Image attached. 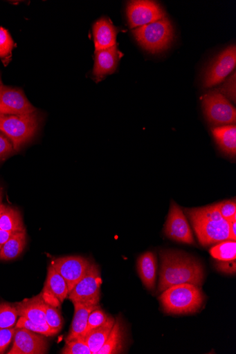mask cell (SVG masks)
<instances>
[{"instance_id":"6da1fadb","label":"cell","mask_w":236,"mask_h":354,"mask_svg":"<svg viewBox=\"0 0 236 354\" xmlns=\"http://www.w3.org/2000/svg\"><path fill=\"white\" fill-rule=\"evenodd\" d=\"M160 257L161 267L158 292L179 284L191 283L199 287L203 284L204 268L192 256L179 251L163 250Z\"/></svg>"},{"instance_id":"7a4b0ae2","label":"cell","mask_w":236,"mask_h":354,"mask_svg":"<svg viewBox=\"0 0 236 354\" xmlns=\"http://www.w3.org/2000/svg\"><path fill=\"white\" fill-rule=\"evenodd\" d=\"M185 211L201 245L230 241L228 222L221 216L217 205Z\"/></svg>"},{"instance_id":"3957f363","label":"cell","mask_w":236,"mask_h":354,"mask_svg":"<svg viewBox=\"0 0 236 354\" xmlns=\"http://www.w3.org/2000/svg\"><path fill=\"white\" fill-rule=\"evenodd\" d=\"M159 300L166 313L182 315L197 313L203 305L205 296L200 287L183 283L166 289Z\"/></svg>"},{"instance_id":"277c9868","label":"cell","mask_w":236,"mask_h":354,"mask_svg":"<svg viewBox=\"0 0 236 354\" xmlns=\"http://www.w3.org/2000/svg\"><path fill=\"white\" fill-rule=\"evenodd\" d=\"M38 127L39 120L35 113L21 115L0 114V131L12 142L15 150L31 140Z\"/></svg>"},{"instance_id":"5b68a950","label":"cell","mask_w":236,"mask_h":354,"mask_svg":"<svg viewBox=\"0 0 236 354\" xmlns=\"http://www.w3.org/2000/svg\"><path fill=\"white\" fill-rule=\"evenodd\" d=\"M132 33L138 44L152 53L161 52L170 47L174 37L173 26L166 18L137 28L132 30Z\"/></svg>"},{"instance_id":"8992f818","label":"cell","mask_w":236,"mask_h":354,"mask_svg":"<svg viewBox=\"0 0 236 354\" xmlns=\"http://www.w3.org/2000/svg\"><path fill=\"white\" fill-rule=\"evenodd\" d=\"M102 279L98 267L91 263L86 274L67 296L73 303L93 302L99 304Z\"/></svg>"},{"instance_id":"52a82bcc","label":"cell","mask_w":236,"mask_h":354,"mask_svg":"<svg viewBox=\"0 0 236 354\" xmlns=\"http://www.w3.org/2000/svg\"><path fill=\"white\" fill-rule=\"evenodd\" d=\"M92 263L81 256H69L55 259L51 266L66 281L69 293L86 274Z\"/></svg>"},{"instance_id":"ba28073f","label":"cell","mask_w":236,"mask_h":354,"mask_svg":"<svg viewBox=\"0 0 236 354\" xmlns=\"http://www.w3.org/2000/svg\"><path fill=\"white\" fill-rule=\"evenodd\" d=\"M203 106L206 115L211 123H235V109L221 93L213 91L206 94L203 98Z\"/></svg>"},{"instance_id":"9c48e42d","label":"cell","mask_w":236,"mask_h":354,"mask_svg":"<svg viewBox=\"0 0 236 354\" xmlns=\"http://www.w3.org/2000/svg\"><path fill=\"white\" fill-rule=\"evenodd\" d=\"M130 28H137L165 18L161 7L153 1H131L127 6Z\"/></svg>"},{"instance_id":"30bf717a","label":"cell","mask_w":236,"mask_h":354,"mask_svg":"<svg viewBox=\"0 0 236 354\" xmlns=\"http://www.w3.org/2000/svg\"><path fill=\"white\" fill-rule=\"evenodd\" d=\"M35 111L21 89L0 84V114L21 115Z\"/></svg>"},{"instance_id":"8fae6325","label":"cell","mask_w":236,"mask_h":354,"mask_svg":"<svg viewBox=\"0 0 236 354\" xmlns=\"http://www.w3.org/2000/svg\"><path fill=\"white\" fill-rule=\"evenodd\" d=\"M236 63V48L231 46L221 52L210 64L204 79L206 88L222 82L234 70Z\"/></svg>"},{"instance_id":"7c38bea8","label":"cell","mask_w":236,"mask_h":354,"mask_svg":"<svg viewBox=\"0 0 236 354\" xmlns=\"http://www.w3.org/2000/svg\"><path fill=\"white\" fill-rule=\"evenodd\" d=\"M165 235L177 242L189 245L194 244L192 232L183 212L174 201L165 226Z\"/></svg>"},{"instance_id":"4fadbf2b","label":"cell","mask_w":236,"mask_h":354,"mask_svg":"<svg viewBox=\"0 0 236 354\" xmlns=\"http://www.w3.org/2000/svg\"><path fill=\"white\" fill-rule=\"evenodd\" d=\"M48 344L44 335L25 328H17L14 344L9 354H44L48 352Z\"/></svg>"},{"instance_id":"5bb4252c","label":"cell","mask_w":236,"mask_h":354,"mask_svg":"<svg viewBox=\"0 0 236 354\" xmlns=\"http://www.w3.org/2000/svg\"><path fill=\"white\" fill-rule=\"evenodd\" d=\"M122 53L118 45L109 48L95 51V63L93 77L96 82H99L107 76L114 74L118 66Z\"/></svg>"},{"instance_id":"9a60e30c","label":"cell","mask_w":236,"mask_h":354,"mask_svg":"<svg viewBox=\"0 0 236 354\" xmlns=\"http://www.w3.org/2000/svg\"><path fill=\"white\" fill-rule=\"evenodd\" d=\"M42 294L44 301L55 307L62 304L69 295L66 281L51 266L48 269L46 282Z\"/></svg>"},{"instance_id":"2e32d148","label":"cell","mask_w":236,"mask_h":354,"mask_svg":"<svg viewBox=\"0 0 236 354\" xmlns=\"http://www.w3.org/2000/svg\"><path fill=\"white\" fill-rule=\"evenodd\" d=\"M119 28L109 18H101L93 26L96 50L111 48L116 45Z\"/></svg>"},{"instance_id":"e0dca14e","label":"cell","mask_w":236,"mask_h":354,"mask_svg":"<svg viewBox=\"0 0 236 354\" xmlns=\"http://www.w3.org/2000/svg\"><path fill=\"white\" fill-rule=\"evenodd\" d=\"M75 315L71 329L66 342L81 337L87 326L89 314L96 308L100 307L99 304L93 302H74Z\"/></svg>"},{"instance_id":"ac0fdd59","label":"cell","mask_w":236,"mask_h":354,"mask_svg":"<svg viewBox=\"0 0 236 354\" xmlns=\"http://www.w3.org/2000/svg\"><path fill=\"white\" fill-rule=\"evenodd\" d=\"M43 299L42 294L26 299L16 304V308L19 317H25L35 323L46 324V315L41 308V301Z\"/></svg>"},{"instance_id":"d6986e66","label":"cell","mask_w":236,"mask_h":354,"mask_svg":"<svg viewBox=\"0 0 236 354\" xmlns=\"http://www.w3.org/2000/svg\"><path fill=\"white\" fill-rule=\"evenodd\" d=\"M138 270L145 286L149 290H154L157 275V261L153 252H147L139 257Z\"/></svg>"},{"instance_id":"ffe728a7","label":"cell","mask_w":236,"mask_h":354,"mask_svg":"<svg viewBox=\"0 0 236 354\" xmlns=\"http://www.w3.org/2000/svg\"><path fill=\"white\" fill-rule=\"evenodd\" d=\"M115 319L109 316L106 323L95 329L91 330L84 337H82L89 347L92 354L96 353L104 346L115 324Z\"/></svg>"},{"instance_id":"44dd1931","label":"cell","mask_w":236,"mask_h":354,"mask_svg":"<svg viewBox=\"0 0 236 354\" xmlns=\"http://www.w3.org/2000/svg\"><path fill=\"white\" fill-rule=\"evenodd\" d=\"M124 329L120 318L115 321V324L105 344L96 354H118L123 351Z\"/></svg>"},{"instance_id":"7402d4cb","label":"cell","mask_w":236,"mask_h":354,"mask_svg":"<svg viewBox=\"0 0 236 354\" xmlns=\"http://www.w3.org/2000/svg\"><path fill=\"white\" fill-rule=\"evenodd\" d=\"M213 135L221 147L227 154L236 153V127L235 125H226L213 129Z\"/></svg>"},{"instance_id":"603a6c76","label":"cell","mask_w":236,"mask_h":354,"mask_svg":"<svg viewBox=\"0 0 236 354\" xmlns=\"http://www.w3.org/2000/svg\"><path fill=\"white\" fill-rule=\"evenodd\" d=\"M26 245V232L16 233L0 250V260L9 261L16 259L22 253Z\"/></svg>"},{"instance_id":"cb8c5ba5","label":"cell","mask_w":236,"mask_h":354,"mask_svg":"<svg viewBox=\"0 0 236 354\" xmlns=\"http://www.w3.org/2000/svg\"><path fill=\"white\" fill-rule=\"evenodd\" d=\"M0 229L12 233L25 231L20 212L13 207H6L5 212L0 217Z\"/></svg>"},{"instance_id":"d4e9b609","label":"cell","mask_w":236,"mask_h":354,"mask_svg":"<svg viewBox=\"0 0 236 354\" xmlns=\"http://www.w3.org/2000/svg\"><path fill=\"white\" fill-rule=\"evenodd\" d=\"M210 254L214 259L221 261H235L236 243L234 241H225L213 247Z\"/></svg>"},{"instance_id":"484cf974","label":"cell","mask_w":236,"mask_h":354,"mask_svg":"<svg viewBox=\"0 0 236 354\" xmlns=\"http://www.w3.org/2000/svg\"><path fill=\"white\" fill-rule=\"evenodd\" d=\"M16 47L9 31L0 27V59L7 66L12 57V50Z\"/></svg>"},{"instance_id":"4316f807","label":"cell","mask_w":236,"mask_h":354,"mask_svg":"<svg viewBox=\"0 0 236 354\" xmlns=\"http://www.w3.org/2000/svg\"><path fill=\"white\" fill-rule=\"evenodd\" d=\"M16 328H25L33 333L50 337L57 335L59 332L51 328L47 324H39L25 317H20L17 322Z\"/></svg>"},{"instance_id":"83f0119b","label":"cell","mask_w":236,"mask_h":354,"mask_svg":"<svg viewBox=\"0 0 236 354\" xmlns=\"http://www.w3.org/2000/svg\"><path fill=\"white\" fill-rule=\"evenodd\" d=\"M18 316L15 306L7 303L0 304V329L16 326Z\"/></svg>"},{"instance_id":"f1b7e54d","label":"cell","mask_w":236,"mask_h":354,"mask_svg":"<svg viewBox=\"0 0 236 354\" xmlns=\"http://www.w3.org/2000/svg\"><path fill=\"white\" fill-rule=\"evenodd\" d=\"M41 308L46 315L48 325L60 332L63 326V319L56 307L46 302L43 298L41 301Z\"/></svg>"},{"instance_id":"f546056e","label":"cell","mask_w":236,"mask_h":354,"mask_svg":"<svg viewBox=\"0 0 236 354\" xmlns=\"http://www.w3.org/2000/svg\"><path fill=\"white\" fill-rule=\"evenodd\" d=\"M62 354H92L89 347L82 337L66 342L64 348L60 351Z\"/></svg>"},{"instance_id":"4dcf8cb0","label":"cell","mask_w":236,"mask_h":354,"mask_svg":"<svg viewBox=\"0 0 236 354\" xmlns=\"http://www.w3.org/2000/svg\"><path fill=\"white\" fill-rule=\"evenodd\" d=\"M109 317V315L100 307L93 310L89 315L87 328L81 337H84L91 330L104 325Z\"/></svg>"},{"instance_id":"1f68e13d","label":"cell","mask_w":236,"mask_h":354,"mask_svg":"<svg viewBox=\"0 0 236 354\" xmlns=\"http://www.w3.org/2000/svg\"><path fill=\"white\" fill-rule=\"evenodd\" d=\"M221 216L226 221L236 216L235 201H227L216 204Z\"/></svg>"},{"instance_id":"d6a6232c","label":"cell","mask_w":236,"mask_h":354,"mask_svg":"<svg viewBox=\"0 0 236 354\" xmlns=\"http://www.w3.org/2000/svg\"><path fill=\"white\" fill-rule=\"evenodd\" d=\"M16 328L0 329V353H3L14 339Z\"/></svg>"},{"instance_id":"836d02e7","label":"cell","mask_w":236,"mask_h":354,"mask_svg":"<svg viewBox=\"0 0 236 354\" xmlns=\"http://www.w3.org/2000/svg\"><path fill=\"white\" fill-rule=\"evenodd\" d=\"M13 145L10 140L0 133V160H3L13 151Z\"/></svg>"},{"instance_id":"e575fe53","label":"cell","mask_w":236,"mask_h":354,"mask_svg":"<svg viewBox=\"0 0 236 354\" xmlns=\"http://www.w3.org/2000/svg\"><path fill=\"white\" fill-rule=\"evenodd\" d=\"M224 94L233 102H235V73L228 80L224 86L220 89Z\"/></svg>"},{"instance_id":"d590c367","label":"cell","mask_w":236,"mask_h":354,"mask_svg":"<svg viewBox=\"0 0 236 354\" xmlns=\"http://www.w3.org/2000/svg\"><path fill=\"white\" fill-rule=\"evenodd\" d=\"M217 270L221 272L230 274H235L236 270L235 261H221L217 264Z\"/></svg>"},{"instance_id":"8d00e7d4","label":"cell","mask_w":236,"mask_h":354,"mask_svg":"<svg viewBox=\"0 0 236 354\" xmlns=\"http://www.w3.org/2000/svg\"><path fill=\"white\" fill-rule=\"evenodd\" d=\"M229 224L230 240H236V216L227 221Z\"/></svg>"},{"instance_id":"74e56055","label":"cell","mask_w":236,"mask_h":354,"mask_svg":"<svg viewBox=\"0 0 236 354\" xmlns=\"http://www.w3.org/2000/svg\"><path fill=\"white\" fill-rule=\"evenodd\" d=\"M15 234L0 229V247L2 248Z\"/></svg>"},{"instance_id":"f35d334b","label":"cell","mask_w":236,"mask_h":354,"mask_svg":"<svg viewBox=\"0 0 236 354\" xmlns=\"http://www.w3.org/2000/svg\"><path fill=\"white\" fill-rule=\"evenodd\" d=\"M6 207L5 205L2 204L1 202H0V217H1L2 214L5 212Z\"/></svg>"},{"instance_id":"ab89813d","label":"cell","mask_w":236,"mask_h":354,"mask_svg":"<svg viewBox=\"0 0 236 354\" xmlns=\"http://www.w3.org/2000/svg\"><path fill=\"white\" fill-rule=\"evenodd\" d=\"M3 198V189L2 187H0V202H1Z\"/></svg>"},{"instance_id":"60d3db41","label":"cell","mask_w":236,"mask_h":354,"mask_svg":"<svg viewBox=\"0 0 236 354\" xmlns=\"http://www.w3.org/2000/svg\"><path fill=\"white\" fill-rule=\"evenodd\" d=\"M2 84V83H1V80H0V84Z\"/></svg>"},{"instance_id":"b9f144b4","label":"cell","mask_w":236,"mask_h":354,"mask_svg":"<svg viewBox=\"0 0 236 354\" xmlns=\"http://www.w3.org/2000/svg\"><path fill=\"white\" fill-rule=\"evenodd\" d=\"M1 248H1V247H0V250H1Z\"/></svg>"}]
</instances>
